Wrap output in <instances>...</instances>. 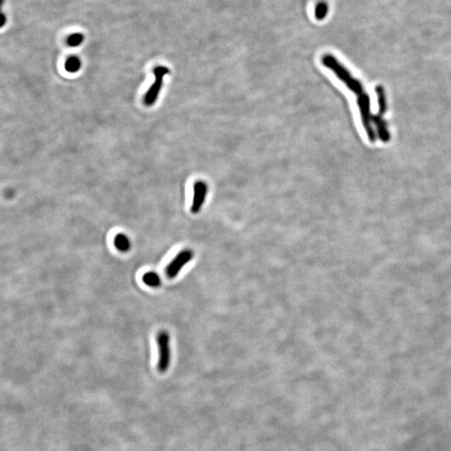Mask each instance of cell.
Wrapping results in <instances>:
<instances>
[{"instance_id": "8", "label": "cell", "mask_w": 451, "mask_h": 451, "mask_svg": "<svg viewBox=\"0 0 451 451\" xmlns=\"http://www.w3.org/2000/svg\"><path fill=\"white\" fill-rule=\"evenodd\" d=\"M142 281L145 284L151 287H160L161 284L160 277L154 272H148L147 274H145L142 277Z\"/></svg>"}, {"instance_id": "10", "label": "cell", "mask_w": 451, "mask_h": 451, "mask_svg": "<svg viewBox=\"0 0 451 451\" xmlns=\"http://www.w3.org/2000/svg\"><path fill=\"white\" fill-rule=\"evenodd\" d=\"M80 65H80V60L76 56H71L65 62V69H66L67 71L73 73V72L78 71Z\"/></svg>"}, {"instance_id": "11", "label": "cell", "mask_w": 451, "mask_h": 451, "mask_svg": "<svg viewBox=\"0 0 451 451\" xmlns=\"http://www.w3.org/2000/svg\"><path fill=\"white\" fill-rule=\"evenodd\" d=\"M84 41V35L82 33H73L67 40V44L70 47H77L82 44Z\"/></svg>"}, {"instance_id": "12", "label": "cell", "mask_w": 451, "mask_h": 451, "mask_svg": "<svg viewBox=\"0 0 451 451\" xmlns=\"http://www.w3.org/2000/svg\"><path fill=\"white\" fill-rule=\"evenodd\" d=\"M5 24V16L2 14V20H1V27L4 26Z\"/></svg>"}, {"instance_id": "3", "label": "cell", "mask_w": 451, "mask_h": 451, "mask_svg": "<svg viewBox=\"0 0 451 451\" xmlns=\"http://www.w3.org/2000/svg\"><path fill=\"white\" fill-rule=\"evenodd\" d=\"M169 73V69L165 66H158L154 69V75L156 79L145 96L144 102L146 105L151 106L156 103L160 89L163 88L164 76Z\"/></svg>"}, {"instance_id": "1", "label": "cell", "mask_w": 451, "mask_h": 451, "mask_svg": "<svg viewBox=\"0 0 451 451\" xmlns=\"http://www.w3.org/2000/svg\"><path fill=\"white\" fill-rule=\"evenodd\" d=\"M322 64L323 66L334 72L338 79L345 85L355 94L357 96V103L359 109L360 116L362 120L363 127L366 131L367 136L371 142L376 140V134L372 124L373 116L371 115V105L369 94L365 92L362 83L358 79L353 77L349 69H347L342 63H340L335 56L331 53H326L322 57Z\"/></svg>"}, {"instance_id": "9", "label": "cell", "mask_w": 451, "mask_h": 451, "mask_svg": "<svg viewBox=\"0 0 451 451\" xmlns=\"http://www.w3.org/2000/svg\"><path fill=\"white\" fill-rule=\"evenodd\" d=\"M329 11V5L325 0H321L315 7V18L318 20H323L327 17Z\"/></svg>"}, {"instance_id": "2", "label": "cell", "mask_w": 451, "mask_h": 451, "mask_svg": "<svg viewBox=\"0 0 451 451\" xmlns=\"http://www.w3.org/2000/svg\"><path fill=\"white\" fill-rule=\"evenodd\" d=\"M157 342L158 358L157 369L160 373H166L168 370L171 364V346H170V335L167 331L159 332L156 337Z\"/></svg>"}, {"instance_id": "4", "label": "cell", "mask_w": 451, "mask_h": 451, "mask_svg": "<svg viewBox=\"0 0 451 451\" xmlns=\"http://www.w3.org/2000/svg\"><path fill=\"white\" fill-rule=\"evenodd\" d=\"M192 258H193V251L190 249H184L183 251H181L166 268V274L167 277L171 279L176 278L181 270L188 262H191Z\"/></svg>"}, {"instance_id": "5", "label": "cell", "mask_w": 451, "mask_h": 451, "mask_svg": "<svg viewBox=\"0 0 451 451\" xmlns=\"http://www.w3.org/2000/svg\"><path fill=\"white\" fill-rule=\"evenodd\" d=\"M378 112L376 116H373V122L375 125L376 131L378 133L380 140L384 142H388L390 140V133L387 125L384 116L386 113L388 105L385 101H380L378 103Z\"/></svg>"}, {"instance_id": "7", "label": "cell", "mask_w": 451, "mask_h": 451, "mask_svg": "<svg viewBox=\"0 0 451 451\" xmlns=\"http://www.w3.org/2000/svg\"><path fill=\"white\" fill-rule=\"evenodd\" d=\"M115 247L122 252H127L131 249V243L129 238L124 234L119 233L115 237L114 239Z\"/></svg>"}, {"instance_id": "6", "label": "cell", "mask_w": 451, "mask_h": 451, "mask_svg": "<svg viewBox=\"0 0 451 451\" xmlns=\"http://www.w3.org/2000/svg\"><path fill=\"white\" fill-rule=\"evenodd\" d=\"M207 189H208V187H207V183L203 181H197L194 183L193 200H192V204H191V213L197 214L202 209L205 200H206Z\"/></svg>"}]
</instances>
